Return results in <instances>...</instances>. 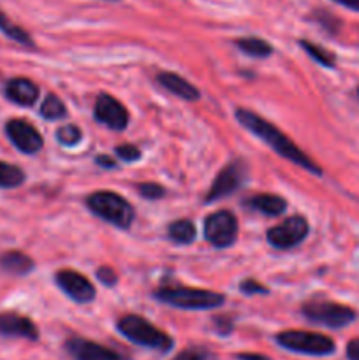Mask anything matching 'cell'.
I'll return each mask as SVG.
<instances>
[{"label": "cell", "mask_w": 359, "mask_h": 360, "mask_svg": "<svg viewBox=\"0 0 359 360\" xmlns=\"http://www.w3.org/2000/svg\"><path fill=\"white\" fill-rule=\"evenodd\" d=\"M56 139L65 146H74L81 141V130L76 125H63L56 132Z\"/></svg>", "instance_id": "484cf974"}, {"label": "cell", "mask_w": 359, "mask_h": 360, "mask_svg": "<svg viewBox=\"0 0 359 360\" xmlns=\"http://www.w3.org/2000/svg\"><path fill=\"white\" fill-rule=\"evenodd\" d=\"M358 97H359V88H358Z\"/></svg>", "instance_id": "d590c367"}, {"label": "cell", "mask_w": 359, "mask_h": 360, "mask_svg": "<svg viewBox=\"0 0 359 360\" xmlns=\"http://www.w3.org/2000/svg\"><path fill=\"white\" fill-rule=\"evenodd\" d=\"M333 2L340 4V6L344 7H348V9L352 11H358L359 13V0H333Z\"/></svg>", "instance_id": "836d02e7"}, {"label": "cell", "mask_w": 359, "mask_h": 360, "mask_svg": "<svg viewBox=\"0 0 359 360\" xmlns=\"http://www.w3.org/2000/svg\"><path fill=\"white\" fill-rule=\"evenodd\" d=\"M55 281L65 295H69L74 302L87 304L95 299V288L87 276L76 273L73 269H62L55 274Z\"/></svg>", "instance_id": "8fae6325"}, {"label": "cell", "mask_w": 359, "mask_h": 360, "mask_svg": "<svg viewBox=\"0 0 359 360\" xmlns=\"http://www.w3.org/2000/svg\"><path fill=\"white\" fill-rule=\"evenodd\" d=\"M153 297L164 304L180 309H213L225 302V295L204 288H190L182 285H165L153 292Z\"/></svg>", "instance_id": "7a4b0ae2"}, {"label": "cell", "mask_w": 359, "mask_h": 360, "mask_svg": "<svg viewBox=\"0 0 359 360\" xmlns=\"http://www.w3.org/2000/svg\"><path fill=\"white\" fill-rule=\"evenodd\" d=\"M308 221L303 217H299V214H296V217L287 218V220H284L282 224L271 227L270 231H267L266 238L267 243H270L273 248L289 250L301 245L306 239V236H308Z\"/></svg>", "instance_id": "ba28073f"}, {"label": "cell", "mask_w": 359, "mask_h": 360, "mask_svg": "<svg viewBox=\"0 0 359 360\" xmlns=\"http://www.w3.org/2000/svg\"><path fill=\"white\" fill-rule=\"evenodd\" d=\"M87 206L95 217L102 218L108 224L116 225L120 229H129L132 225L134 207L132 204L122 195L115 192H108V190H101V192H94L87 197Z\"/></svg>", "instance_id": "277c9868"}, {"label": "cell", "mask_w": 359, "mask_h": 360, "mask_svg": "<svg viewBox=\"0 0 359 360\" xmlns=\"http://www.w3.org/2000/svg\"><path fill=\"white\" fill-rule=\"evenodd\" d=\"M204 238L215 248H229L238 238V220L227 210L215 211L204 220Z\"/></svg>", "instance_id": "52a82bcc"}, {"label": "cell", "mask_w": 359, "mask_h": 360, "mask_svg": "<svg viewBox=\"0 0 359 360\" xmlns=\"http://www.w3.org/2000/svg\"><path fill=\"white\" fill-rule=\"evenodd\" d=\"M282 348L294 354L313 355V357H324L331 355L336 347L331 338L319 333H308V330H284L275 338Z\"/></svg>", "instance_id": "5b68a950"}, {"label": "cell", "mask_w": 359, "mask_h": 360, "mask_svg": "<svg viewBox=\"0 0 359 360\" xmlns=\"http://www.w3.org/2000/svg\"><path fill=\"white\" fill-rule=\"evenodd\" d=\"M238 360H271L266 355H260V354H238L236 355Z\"/></svg>", "instance_id": "d6a6232c"}, {"label": "cell", "mask_w": 359, "mask_h": 360, "mask_svg": "<svg viewBox=\"0 0 359 360\" xmlns=\"http://www.w3.org/2000/svg\"><path fill=\"white\" fill-rule=\"evenodd\" d=\"M168 236L178 245H190L196 239V227L190 220H176L168 227Z\"/></svg>", "instance_id": "ffe728a7"}, {"label": "cell", "mask_w": 359, "mask_h": 360, "mask_svg": "<svg viewBox=\"0 0 359 360\" xmlns=\"http://www.w3.org/2000/svg\"><path fill=\"white\" fill-rule=\"evenodd\" d=\"M106 2H120V0H106Z\"/></svg>", "instance_id": "e575fe53"}, {"label": "cell", "mask_w": 359, "mask_h": 360, "mask_svg": "<svg viewBox=\"0 0 359 360\" xmlns=\"http://www.w3.org/2000/svg\"><path fill=\"white\" fill-rule=\"evenodd\" d=\"M41 115L46 120H62L65 118L67 109L63 102L56 95H48L41 104Z\"/></svg>", "instance_id": "603a6c76"}, {"label": "cell", "mask_w": 359, "mask_h": 360, "mask_svg": "<svg viewBox=\"0 0 359 360\" xmlns=\"http://www.w3.org/2000/svg\"><path fill=\"white\" fill-rule=\"evenodd\" d=\"M0 32H2L6 37H9L11 41H16L20 42V44L28 46V48L34 46V41H32L30 34H28L27 30H23L21 27H18L16 23H13V21L7 18V14H4L2 11H0Z\"/></svg>", "instance_id": "44dd1931"}, {"label": "cell", "mask_w": 359, "mask_h": 360, "mask_svg": "<svg viewBox=\"0 0 359 360\" xmlns=\"http://www.w3.org/2000/svg\"><path fill=\"white\" fill-rule=\"evenodd\" d=\"M115 151L123 162H136L141 158L139 148H136L134 144H122V146H116Z\"/></svg>", "instance_id": "83f0119b"}, {"label": "cell", "mask_w": 359, "mask_h": 360, "mask_svg": "<svg viewBox=\"0 0 359 360\" xmlns=\"http://www.w3.org/2000/svg\"><path fill=\"white\" fill-rule=\"evenodd\" d=\"M137 188H139L141 197H144V199L155 200L162 199L165 195V190L160 185H157V183H141Z\"/></svg>", "instance_id": "4316f807"}, {"label": "cell", "mask_w": 359, "mask_h": 360, "mask_svg": "<svg viewBox=\"0 0 359 360\" xmlns=\"http://www.w3.org/2000/svg\"><path fill=\"white\" fill-rule=\"evenodd\" d=\"M0 269L13 276H25L34 269V260L23 252H6L0 255Z\"/></svg>", "instance_id": "ac0fdd59"}, {"label": "cell", "mask_w": 359, "mask_h": 360, "mask_svg": "<svg viewBox=\"0 0 359 360\" xmlns=\"http://www.w3.org/2000/svg\"><path fill=\"white\" fill-rule=\"evenodd\" d=\"M0 336L37 341L39 330L27 316L18 315V313H0Z\"/></svg>", "instance_id": "5bb4252c"}, {"label": "cell", "mask_w": 359, "mask_h": 360, "mask_svg": "<svg viewBox=\"0 0 359 360\" xmlns=\"http://www.w3.org/2000/svg\"><path fill=\"white\" fill-rule=\"evenodd\" d=\"M245 206L248 210L257 211V213H263L266 217H278L285 211L287 202H285L284 197L273 195V193H257V195L250 197L245 200Z\"/></svg>", "instance_id": "e0dca14e"}, {"label": "cell", "mask_w": 359, "mask_h": 360, "mask_svg": "<svg viewBox=\"0 0 359 360\" xmlns=\"http://www.w3.org/2000/svg\"><path fill=\"white\" fill-rule=\"evenodd\" d=\"M171 360H217L215 359V354L208 348L203 347H189L185 350L180 352L175 359Z\"/></svg>", "instance_id": "d4e9b609"}, {"label": "cell", "mask_w": 359, "mask_h": 360, "mask_svg": "<svg viewBox=\"0 0 359 360\" xmlns=\"http://www.w3.org/2000/svg\"><path fill=\"white\" fill-rule=\"evenodd\" d=\"M95 162H97V164L101 165V167H106V169H113L116 165L115 162H113V158L106 157V155H99V157L95 158Z\"/></svg>", "instance_id": "1f68e13d"}, {"label": "cell", "mask_w": 359, "mask_h": 360, "mask_svg": "<svg viewBox=\"0 0 359 360\" xmlns=\"http://www.w3.org/2000/svg\"><path fill=\"white\" fill-rule=\"evenodd\" d=\"M116 329L123 338L134 345L157 352H169L172 348V338L164 330L157 329L153 323L139 315H125L116 322Z\"/></svg>", "instance_id": "3957f363"}, {"label": "cell", "mask_w": 359, "mask_h": 360, "mask_svg": "<svg viewBox=\"0 0 359 360\" xmlns=\"http://www.w3.org/2000/svg\"><path fill=\"white\" fill-rule=\"evenodd\" d=\"M301 313L308 322L319 323L329 329H341L355 320V311L352 308L338 304V302L322 301V299L305 302Z\"/></svg>", "instance_id": "8992f818"}, {"label": "cell", "mask_w": 359, "mask_h": 360, "mask_svg": "<svg viewBox=\"0 0 359 360\" xmlns=\"http://www.w3.org/2000/svg\"><path fill=\"white\" fill-rule=\"evenodd\" d=\"M234 115H236V120H238L246 130L256 134V136L259 137L260 141H264V143L275 151V153L287 158V160H291L292 164L299 165V167L306 169V171L312 172V174L315 176L322 174V169H320L312 158L306 157V155L303 153V151L299 150V148L296 146V144L292 143L284 132H282V130H278L277 127L271 125L267 120L260 118V116L256 115L253 111H250V109H243V108L236 109Z\"/></svg>", "instance_id": "6da1fadb"}, {"label": "cell", "mask_w": 359, "mask_h": 360, "mask_svg": "<svg viewBox=\"0 0 359 360\" xmlns=\"http://www.w3.org/2000/svg\"><path fill=\"white\" fill-rule=\"evenodd\" d=\"M65 350L74 360H123L111 348L99 345L84 338H70L65 341Z\"/></svg>", "instance_id": "4fadbf2b"}, {"label": "cell", "mask_w": 359, "mask_h": 360, "mask_svg": "<svg viewBox=\"0 0 359 360\" xmlns=\"http://www.w3.org/2000/svg\"><path fill=\"white\" fill-rule=\"evenodd\" d=\"M299 46H301V48L305 49V51L308 53L315 62H319L320 65L327 67V69L334 67V62H336V60H334L333 53H329L327 49L320 48L319 44H313V42L310 41H299Z\"/></svg>", "instance_id": "cb8c5ba5"}, {"label": "cell", "mask_w": 359, "mask_h": 360, "mask_svg": "<svg viewBox=\"0 0 359 360\" xmlns=\"http://www.w3.org/2000/svg\"><path fill=\"white\" fill-rule=\"evenodd\" d=\"M6 134L11 143L21 151V153L34 155L42 148L44 141L39 130L27 120H9L6 125Z\"/></svg>", "instance_id": "30bf717a"}, {"label": "cell", "mask_w": 359, "mask_h": 360, "mask_svg": "<svg viewBox=\"0 0 359 360\" xmlns=\"http://www.w3.org/2000/svg\"><path fill=\"white\" fill-rule=\"evenodd\" d=\"M94 115L97 122L109 127L111 130H125L129 125V112L125 105L116 101L113 95L101 94L95 101Z\"/></svg>", "instance_id": "7c38bea8"}, {"label": "cell", "mask_w": 359, "mask_h": 360, "mask_svg": "<svg viewBox=\"0 0 359 360\" xmlns=\"http://www.w3.org/2000/svg\"><path fill=\"white\" fill-rule=\"evenodd\" d=\"M25 181V172L18 165L0 160V188H16Z\"/></svg>", "instance_id": "7402d4cb"}, {"label": "cell", "mask_w": 359, "mask_h": 360, "mask_svg": "<svg viewBox=\"0 0 359 360\" xmlns=\"http://www.w3.org/2000/svg\"><path fill=\"white\" fill-rule=\"evenodd\" d=\"M246 181V165L243 160H234L225 165L215 178L213 185L206 192L204 202H215L218 199L231 195Z\"/></svg>", "instance_id": "9c48e42d"}, {"label": "cell", "mask_w": 359, "mask_h": 360, "mask_svg": "<svg viewBox=\"0 0 359 360\" xmlns=\"http://www.w3.org/2000/svg\"><path fill=\"white\" fill-rule=\"evenodd\" d=\"M347 359L348 360H359V340H352L347 345Z\"/></svg>", "instance_id": "4dcf8cb0"}, {"label": "cell", "mask_w": 359, "mask_h": 360, "mask_svg": "<svg viewBox=\"0 0 359 360\" xmlns=\"http://www.w3.org/2000/svg\"><path fill=\"white\" fill-rule=\"evenodd\" d=\"M239 288H241L243 294H246V295H253V294H267V288L264 287V285L257 283V281H256V280H252V278H250V280H245V281H243V283L239 285Z\"/></svg>", "instance_id": "f1b7e54d"}, {"label": "cell", "mask_w": 359, "mask_h": 360, "mask_svg": "<svg viewBox=\"0 0 359 360\" xmlns=\"http://www.w3.org/2000/svg\"><path fill=\"white\" fill-rule=\"evenodd\" d=\"M6 97L18 105H34L39 98V86L27 77H14L6 84Z\"/></svg>", "instance_id": "9a60e30c"}, {"label": "cell", "mask_w": 359, "mask_h": 360, "mask_svg": "<svg viewBox=\"0 0 359 360\" xmlns=\"http://www.w3.org/2000/svg\"><path fill=\"white\" fill-rule=\"evenodd\" d=\"M97 278L106 285V287H113V285H116V281H118V276H116L115 271H113L111 267H106V266L99 267Z\"/></svg>", "instance_id": "f546056e"}, {"label": "cell", "mask_w": 359, "mask_h": 360, "mask_svg": "<svg viewBox=\"0 0 359 360\" xmlns=\"http://www.w3.org/2000/svg\"><path fill=\"white\" fill-rule=\"evenodd\" d=\"M234 44L236 48L241 49L245 55L253 56V58H267V56H271V53H273V46L260 37H243L238 39Z\"/></svg>", "instance_id": "d6986e66"}, {"label": "cell", "mask_w": 359, "mask_h": 360, "mask_svg": "<svg viewBox=\"0 0 359 360\" xmlns=\"http://www.w3.org/2000/svg\"><path fill=\"white\" fill-rule=\"evenodd\" d=\"M157 81L160 86H164L165 90L171 91L176 97L183 98V101H197L201 97L199 90L194 84H190L185 77L175 72H158Z\"/></svg>", "instance_id": "2e32d148"}]
</instances>
